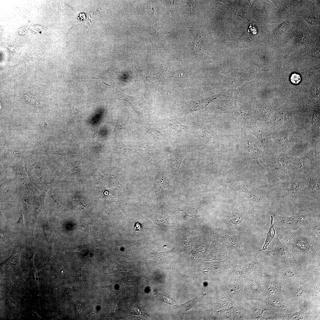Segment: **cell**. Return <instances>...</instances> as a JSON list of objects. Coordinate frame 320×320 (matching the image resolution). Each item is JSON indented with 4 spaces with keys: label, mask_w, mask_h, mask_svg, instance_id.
<instances>
[{
    "label": "cell",
    "mask_w": 320,
    "mask_h": 320,
    "mask_svg": "<svg viewBox=\"0 0 320 320\" xmlns=\"http://www.w3.org/2000/svg\"><path fill=\"white\" fill-rule=\"evenodd\" d=\"M291 82L295 84H298L301 80V78L300 75L296 73L292 74L290 78Z\"/></svg>",
    "instance_id": "2e32d148"
},
{
    "label": "cell",
    "mask_w": 320,
    "mask_h": 320,
    "mask_svg": "<svg viewBox=\"0 0 320 320\" xmlns=\"http://www.w3.org/2000/svg\"><path fill=\"white\" fill-rule=\"evenodd\" d=\"M274 238L275 247L273 250L268 251L273 258L283 264L300 266L301 265L296 260L290 249L281 242L278 236Z\"/></svg>",
    "instance_id": "3957f363"
},
{
    "label": "cell",
    "mask_w": 320,
    "mask_h": 320,
    "mask_svg": "<svg viewBox=\"0 0 320 320\" xmlns=\"http://www.w3.org/2000/svg\"><path fill=\"white\" fill-rule=\"evenodd\" d=\"M301 184L299 180H296L293 181L290 185L289 193L290 195L295 197L300 192Z\"/></svg>",
    "instance_id": "7c38bea8"
},
{
    "label": "cell",
    "mask_w": 320,
    "mask_h": 320,
    "mask_svg": "<svg viewBox=\"0 0 320 320\" xmlns=\"http://www.w3.org/2000/svg\"><path fill=\"white\" fill-rule=\"evenodd\" d=\"M15 224L17 225H19L22 227H24V225L23 222V219L22 217L19 219V220Z\"/></svg>",
    "instance_id": "7402d4cb"
},
{
    "label": "cell",
    "mask_w": 320,
    "mask_h": 320,
    "mask_svg": "<svg viewBox=\"0 0 320 320\" xmlns=\"http://www.w3.org/2000/svg\"><path fill=\"white\" fill-rule=\"evenodd\" d=\"M230 183L239 194L242 197H245L250 201H253L257 203H263L260 198L254 195L245 187L230 182Z\"/></svg>",
    "instance_id": "8992f818"
},
{
    "label": "cell",
    "mask_w": 320,
    "mask_h": 320,
    "mask_svg": "<svg viewBox=\"0 0 320 320\" xmlns=\"http://www.w3.org/2000/svg\"><path fill=\"white\" fill-rule=\"evenodd\" d=\"M315 156V153L313 151H306L297 159L296 164V168L302 170L311 166L314 163Z\"/></svg>",
    "instance_id": "5b68a950"
},
{
    "label": "cell",
    "mask_w": 320,
    "mask_h": 320,
    "mask_svg": "<svg viewBox=\"0 0 320 320\" xmlns=\"http://www.w3.org/2000/svg\"><path fill=\"white\" fill-rule=\"evenodd\" d=\"M308 180V184L310 188L313 191L319 193V177L317 178L316 176L312 175L309 177Z\"/></svg>",
    "instance_id": "8fae6325"
},
{
    "label": "cell",
    "mask_w": 320,
    "mask_h": 320,
    "mask_svg": "<svg viewBox=\"0 0 320 320\" xmlns=\"http://www.w3.org/2000/svg\"><path fill=\"white\" fill-rule=\"evenodd\" d=\"M273 224L278 233L287 235L300 229L309 226L311 223L303 216H283L275 215Z\"/></svg>",
    "instance_id": "7a4b0ae2"
},
{
    "label": "cell",
    "mask_w": 320,
    "mask_h": 320,
    "mask_svg": "<svg viewBox=\"0 0 320 320\" xmlns=\"http://www.w3.org/2000/svg\"><path fill=\"white\" fill-rule=\"evenodd\" d=\"M248 147L250 154L253 160L260 167L263 168L258 161L259 152L257 146L255 144L250 143L249 144Z\"/></svg>",
    "instance_id": "30bf717a"
},
{
    "label": "cell",
    "mask_w": 320,
    "mask_h": 320,
    "mask_svg": "<svg viewBox=\"0 0 320 320\" xmlns=\"http://www.w3.org/2000/svg\"><path fill=\"white\" fill-rule=\"evenodd\" d=\"M197 299V298H196V299L195 298L194 299L185 303L184 304L179 305V306H180V308L182 309L183 308L185 309V310L187 311L193 305L196 301Z\"/></svg>",
    "instance_id": "5bb4252c"
},
{
    "label": "cell",
    "mask_w": 320,
    "mask_h": 320,
    "mask_svg": "<svg viewBox=\"0 0 320 320\" xmlns=\"http://www.w3.org/2000/svg\"><path fill=\"white\" fill-rule=\"evenodd\" d=\"M272 305L277 308H282L284 307V304L283 302L278 300H273L272 303Z\"/></svg>",
    "instance_id": "e0dca14e"
},
{
    "label": "cell",
    "mask_w": 320,
    "mask_h": 320,
    "mask_svg": "<svg viewBox=\"0 0 320 320\" xmlns=\"http://www.w3.org/2000/svg\"><path fill=\"white\" fill-rule=\"evenodd\" d=\"M255 134L257 137L259 139L264 146H268L269 144L268 138L266 135L262 130L259 129H255Z\"/></svg>",
    "instance_id": "4fadbf2b"
},
{
    "label": "cell",
    "mask_w": 320,
    "mask_h": 320,
    "mask_svg": "<svg viewBox=\"0 0 320 320\" xmlns=\"http://www.w3.org/2000/svg\"><path fill=\"white\" fill-rule=\"evenodd\" d=\"M309 228L300 229L286 235L288 248L304 254L314 253L319 249L320 241Z\"/></svg>",
    "instance_id": "6da1fadb"
},
{
    "label": "cell",
    "mask_w": 320,
    "mask_h": 320,
    "mask_svg": "<svg viewBox=\"0 0 320 320\" xmlns=\"http://www.w3.org/2000/svg\"><path fill=\"white\" fill-rule=\"evenodd\" d=\"M267 164L271 171L278 177L285 175L286 165L283 159L271 158L268 160Z\"/></svg>",
    "instance_id": "277c9868"
},
{
    "label": "cell",
    "mask_w": 320,
    "mask_h": 320,
    "mask_svg": "<svg viewBox=\"0 0 320 320\" xmlns=\"http://www.w3.org/2000/svg\"><path fill=\"white\" fill-rule=\"evenodd\" d=\"M288 135L287 133H282L279 134L276 138V144L281 150L284 152L289 151L292 149L289 141Z\"/></svg>",
    "instance_id": "52a82bcc"
},
{
    "label": "cell",
    "mask_w": 320,
    "mask_h": 320,
    "mask_svg": "<svg viewBox=\"0 0 320 320\" xmlns=\"http://www.w3.org/2000/svg\"><path fill=\"white\" fill-rule=\"evenodd\" d=\"M77 251L81 252L83 253L87 252L88 251V247L87 246H81L76 247Z\"/></svg>",
    "instance_id": "d6986e66"
},
{
    "label": "cell",
    "mask_w": 320,
    "mask_h": 320,
    "mask_svg": "<svg viewBox=\"0 0 320 320\" xmlns=\"http://www.w3.org/2000/svg\"><path fill=\"white\" fill-rule=\"evenodd\" d=\"M282 273L285 276L289 277H293L294 275L293 272L290 271L286 270L283 271Z\"/></svg>",
    "instance_id": "44dd1931"
},
{
    "label": "cell",
    "mask_w": 320,
    "mask_h": 320,
    "mask_svg": "<svg viewBox=\"0 0 320 320\" xmlns=\"http://www.w3.org/2000/svg\"><path fill=\"white\" fill-rule=\"evenodd\" d=\"M43 228L45 239L47 241H49L51 236V232L49 228L47 225H44Z\"/></svg>",
    "instance_id": "9a60e30c"
},
{
    "label": "cell",
    "mask_w": 320,
    "mask_h": 320,
    "mask_svg": "<svg viewBox=\"0 0 320 320\" xmlns=\"http://www.w3.org/2000/svg\"><path fill=\"white\" fill-rule=\"evenodd\" d=\"M154 297L159 301L174 306H176V301L173 299L160 293L156 290L153 291Z\"/></svg>",
    "instance_id": "9c48e42d"
},
{
    "label": "cell",
    "mask_w": 320,
    "mask_h": 320,
    "mask_svg": "<svg viewBox=\"0 0 320 320\" xmlns=\"http://www.w3.org/2000/svg\"><path fill=\"white\" fill-rule=\"evenodd\" d=\"M303 291V290L302 289L297 290L295 293L294 295L295 298L297 299L299 298L302 296Z\"/></svg>",
    "instance_id": "ffe728a7"
},
{
    "label": "cell",
    "mask_w": 320,
    "mask_h": 320,
    "mask_svg": "<svg viewBox=\"0 0 320 320\" xmlns=\"http://www.w3.org/2000/svg\"><path fill=\"white\" fill-rule=\"evenodd\" d=\"M271 217L270 227L269 231L267 233L265 241L263 247V250H264L267 249V247L268 245L274 239L275 236L276 232L273 224V217L271 215Z\"/></svg>",
    "instance_id": "ba28073f"
},
{
    "label": "cell",
    "mask_w": 320,
    "mask_h": 320,
    "mask_svg": "<svg viewBox=\"0 0 320 320\" xmlns=\"http://www.w3.org/2000/svg\"><path fill=\"white\" fill-rule=\"evenodd\" d=\"M308 38L307 34L306 33H303L298 38V40L301 42H305L307 41Z\"/></svg>",
    "instance_id": "ac0fdd59"
}]
</instances>
